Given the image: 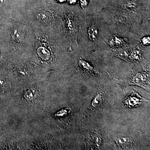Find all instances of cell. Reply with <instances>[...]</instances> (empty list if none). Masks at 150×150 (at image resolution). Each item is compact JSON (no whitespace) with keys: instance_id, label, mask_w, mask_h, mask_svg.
I'll return each instance as SVG.
<instances>
[{"instance_id":"9","label":"cell","mask_w":150,"mask_h":150,"mask_svg":"<svg viewBox=\"0 0 150 150\" xmlns=\"http://www.w3.org/2000/svg\"><path fill=\"white\" fill-rule=\"evenodd\" d=\"M131 42L127 46H122V47L115 48H109L108 47V50L113 56L120 58L128 63L129 46Z\"/></svg>"},{"instance_id":"5","label":"cell","mask_w":150,"mask_h":150,"mask_svg":"<svg viewBox=\"0 0 150 150\" xmlns=\"http://www.w3.org/2000/svg\"><path fill=\"white\" fill-rule=\"evenodd\" d=\"M27 20L32 25L54 28L62 25L59 8L51 5H43L33 10Z\"/></svg>"},{"instance_id":"14","label":"cell","mask_w":150,"mask_h":150,"mask_svg":"<svg viewBox=\"0 0 150 150\" xmlns=\"http://www.w3.org/2000/svg\"><path fill=\"white\" fill-rule=\"evenodd\" d=\"M88 0H80V3L81 8L85 9L88 4Z\"/></svg>"},{"instance_id":"18","label":"cell","mask_w":150,"mask_h":150,"mask_svg":"<svg viewBox=\"0 0 150 150\" xmlns=\"http://www.w3.org/2000/svg\"><path fill=\"white\" fill-rule=\"evenodd\" d=\"M1 19H0V25H1Z\"/></svg>"},{"instance_id":"12","label":"cell","mask_w":150,"mask_h":150,"mask_svg":"<svg viewBox=\"0 0 150 150\" xmlns=\"http://www.w3.org/2000/svg\"><path fill=\"white\" fill-rule=\"evenodd\" d=\"M140 44L143 47H146L149 46L150 43V38L149 35H146L141 38L139 40Z\"/></svg>"},{"instance_id":"6","label":"cell","mask_w":150,"mask_h":150,"mask_svg":"<svg viewBox=\"0 0 150 150\" xmlns=\"http://www.w3.org/2000/svg\"><path fill=\"white\" fill-rule=\"evenodd\" d=\"M107 74L110 78L116 81L123 88H125L127 86L132 85L139 86L147 91H149V73L148 71H143L135 73L129 79L122 80L118 79L112 76L107 71Z\"/></svg>"},{"instance_id":"13","label":"cell","mask_w":150,"mask_h":150,"mask_svg":"<svg viewBox=\"0 0 150 150\" xmlns=\"http://www.w3.org/2000/svg\"><path fill=\"white\" fill-rule=\"evenodd\" d=\"M115 142L118 146H127V145L129 144L130 140L128 138H119L115 140Z\"/></svg>"},{"instance_id":"17","label":"cell","mask_w":150,"mask_h":150,"mask_svg":"<svg viewBox=\"0 0 150 150\" xmlns=\"http://www.w3.org/2000/svg\"><path fill=\"white\" fill-rule=\"evenodd\" d=\"M58 1L60 2H63L65 1L66 0H57Z\"/></svg>"},{"instance_id":"10","label":"cell","mask_w":150,"mask_h":150,"mask_svg":"<svg viewBox=\"0 0 150 150\" xmlns=\"http://www.w3.org/2000/svg\"><path fill=\"white\" fill-rule=\"evenodd\" d=\"M78 65L80 69L84 71V72L92 74H99V71L93 64H91L89 61L83 59L81 56L78 61Z\"/></svg>"},{"instance_id":"11","label":"cell","mask_w":150,"mask_h":150,"mask_svg":"<svg viewBox=\"0 0 150 150\" xmlns=\"http://www.w3.org/2000/svg\"><path fill=\"white\" fill-rule=\"evenodd\" d=\"M102 96L101 94H98L95 97L92 102L91 105L94 108L98 107L102 103Z\"/></svg>"},{"instance_id":"15","label":"cell","mask_w":150,"mask_h":150,"mask_svg":"<svg viewBox=\"0 0 150 150\" xmlns=\"http://www.w3.org/2000/svg\"><path fill=\"white\" fill-rule=\"evenodd\" d=\"M68 112H69V109L62 110L57 113V115H57L58 116H63L64 115L67 114L68 113Z\"/></svg>"},{"instance_id":"3","label":"cell","mask_w":150,"mask_h":150,"mask_svg":"<svg viewBox=\"0 0 150 150\" xmlns=\"http://www.w3.org/2000/svg\"><path fill=\"white\" fill-rule=\"evenodd\" d=\"M11 21L8 35L11 48L15 51L34 50L35 34L31 23L27 20Z\"/></svg>"},{"instance_id":"8","label":"cell","mask_w":150,"mask_h":150,"mask_svg":"<svg viewBox=\"0 0 150 150\" xmlns=\"http://www.w3.org/2000/svg\"><path fill=\"white\" fill-rule=\"evenodd\" d=\"M149 101V100L142 97L139 94L133 91L130 96L124 100V103L126 107L131 108L139 106L143 101Z\"/></svg>"},{"instance_id":"7","label":"cell","mask_w":150,"mask_h":150,"mask_svg":"<svg viewBox=\"0 0 150 150\" xmlns=\"http://www.w3.org/2000/svg\"><path fill=\"white\" fill-rule=\"evenodd\" d=\"M132 40L127 38L122 37L117 34L112 33L108 37L105 42V44L109 48H118L127 46L132 42Z\"/></svg>"},{"instance_id":"2","label":"cell","mask_w":150,"mask_h":150,"mask_svg":"<svg viewBox=\"0 0 150 150\" xmlns=\"http://www.w3.org/2000/svg\"><path fill=\"white\" fill-rule=\"evenodd\" d=\"M101 14L112 33L139 41L146 35L142 31L146 18L115 8L105 10Z\"/></svg>"},{"instance_id":"1","label":"cell","mask_w":150,"mask_h":150,"mask_svg":"<svg viewBox=\"0 0 150 150\" xmlns=\"http://www.w3.org/2000/svg\"><path fill=\"white\" fill-rule=\"evenodd\" d=\"M112 34L101 13H86L78 36V47L89 51L107 48L105 42Z\"/></svg>"},{"instance_id":"4","label":"cell","mask_w":150,"mask_h":150,"mask_svg":"<svg viewBox=\"0 0 150 150\" xmlns=\"http://www.w3.org/2000/svg\"><path fill=\"white\" fill-rule=\"evenodd\" d=\"M59 13L65 35L78 47V36L86 13L72 8H59Z\"/></svg>"},{"instance_id":"16","label":"cell","mask_w":150,"mask_h":150,"mask_svg":"<svg viewBox=\"0 0 150 150\" xmlns=\"http://www.w3.org/2000/svg\"><path fill=\"white\" fill-rule=\"evenodd\" d=\"M77 0H68V2L71 4H74L76 2Z\"/></svg>"}]
</instances>
